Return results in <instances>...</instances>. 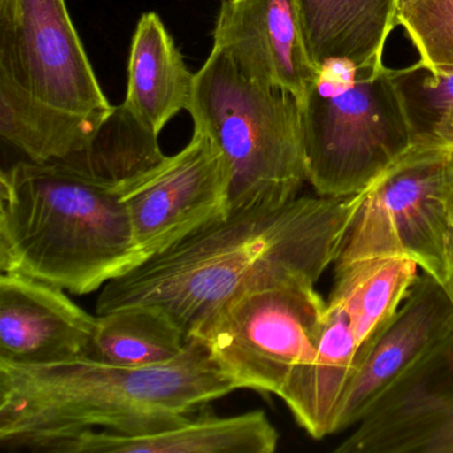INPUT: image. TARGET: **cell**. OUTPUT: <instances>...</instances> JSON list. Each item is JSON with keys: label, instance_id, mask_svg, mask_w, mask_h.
I'll list each match as a JSON object with an SVG mask.
<instances>
[{"label": "cell", "instance_id": "5b68a950", "mask_svg": "<svg viewBox=\"0 0 453 453\" xmlns=\"http://www.w3.org/2000/svg\"><path fill=\"white\" fill-rule=\"evenodd\" d=\"M188 112L226 161L229 213L277 209L298 197L307 169L294 95L251 81L211 49L196 73Z\"/></svg>", "mask_w": 453, "mask_h": 453}, {"label": "cell", "instance_id": "44dd1931", "mask_svg": "<svg viewBox=\"0 0 453 453\" xmlns=\"http://www.w3.org/2000/svg\"><path fill=\"white\" fill-rule=\"evenodd\" d=\"M441 286L453 306V217L448 232V275Z\"/></svg>", "mask_w": 453, "mask_h": 453}, {"label": "cell", "instance_id": "9a60e30c", "mask_svg": "<svg viewBox=\"0 0 453 453\" xmlns=\"http://www.w3.org/2000/svg\"><path fill=\"white\" fill-rule=\"evenodd\" d=\"M280 434L264 411L234 416L188 413L150 431L92 429L55 442L43 453H273Z\"/></svg>", "mask_w": 453, "mask_h": 453}, {"label": "cell", "instance_id": "d6986e66", "mask_svg": "<svg viewBox=\"0 0 453 453\" xmlns=\"http://www.w3.org/2000/svg\"><path fill=\"white\" fill-rule=\"evenodd\" d=\"M412 134L413 147L453 150V70H428L420 62L391 68Z\"/></svg>", "mask_w": 453, "mask_h": 453}, {"label": "cell", "instance_id": "52a82bcc", "mask_svg": "<svg viewBox=\"0 0 453 453\" xmlns=\"http://www.w3.org/2000/svg\"><path fill=\"white\" fill-rule=\"evenodd\" d=\"M418 267L410 259L387 258L335 270L319 338L280 395L310 436L333 434L347 387L407 296Z\"/></svg>", "mask_w": 453, "mask_h": 453}, {"label": "cell", "instance_id": "ffe728a7", "mask_svg": "<svg viewBox=\"0 0 453 453\" xmlns=\"http://www.w3.org/2000/svg\"><path fill=\"white\" fill-rule=\"evenodd\" d=\"M404 28L428 70H453V0H410L397 12Z\"/></svg>", "mask_w": 453, "mask_h": 453}, {"label": "cell", "instance_id": "9c48e42d", "mask_svg": "<svg viewBox=\"0 0 453 453\" xmlns=\"http://www.w3.org/2000/svg\"><path fill=\"white\" fill-rule=\"evenodd\" d=\"M452 217L453 150L413 147L368 187L335 269L405 258L442 285Z\"/></svg>", "mask_w": 453, "mask_h": 453}, {"label": "cell", "instance_id": "6da1fadb", "mask_svg": "<svg viewBox=\"0 0 453 453\" xmlns=\"http://www.w3.org/2000/svg\"><path fill=\"white\" fill-rule=\"evenodd\" d=\"M168 156L123 105L65 157L25 158L0 174V270L75 296L145 261L124 193Z\"/></svg>", "mask_w": 453, "mask_h": 453}, {"label": "cell", "instance_id": "7402d4cb", "mask_svg": "<svg viewBox=\"0 0 453 453\" xmlns=\"http://www.w3.org/2000/svg\"><path fill=\"white\" fill-rule=\"evenodd\" d=\"M407 2H410V0H399V7L402 6V4H407Z\"/></svg>", "mask_w": 453, "mask_h": 453}, {"label": "cell", "instance_id": "5bb4252c", "mask_svg": "<svg viewBox=\"0 0 453 453\" xmlns=\"http://www.w3.org/2000/svg\"><path fill=\"white\" fill-rule=\"evenodd\" d=\"M97 315L65 288L27 275L0 277V362L47 365L87 357Z\"/></svg>", "mask_w": 453, "mask_h": 453}, {"label": "cell", "instance_id": "8fae6325", "mask_svg": "<svg viewBox=\"0 0 453 453\" xmlns=\"http://www.w3.org/2000/svg\"><path fill=\"white\" fill-rule=\"evenodd\" d=\"M453 346V306L431 275H418L347 387L333 434L359 424L403 381Z\"/></svg>", "mask_w": 453, "mask_h": 453}, {"label": "cell", "instance_id": "ac0fdd59", "mask_svg": "<svg viewBox=\"0 0 453 453\" xmlns=\"http://www.w3.org/2000/svg\"><path fill=\"white\" fill-rule=\"evenodd\" d=\"M188 342L185 331L164 310L136 304L97 315L87 357L124 367H150L179 357Z\"/></svg>", "mask_w": 453, "mask_h": 453}, {"label": "cell", "instance_id": "8992f818", "mask_svg": "<svg viewBox=\"0 0 453 453\" xmlns=\"http://www.w3.org/2000/svg\"><path fill=\"white\" fill-rule=\"evenodd\" d=\"M299 105L307 182L318 196L355 195L413 148L402 97L383 63H327Z\"/></svg>", "mask_w": 453, "mask_h": 453}, {"label": "cell", "instance_id": "e0dca14e", "mask_svg": "<svg viewBox=\"0 0 453 453\" xmlns=\"http://www.w3.org/2000/svg\"><path fill=\"white\" fill-rule=\"evenodd\" d=\"M304 42L318 68L335 60L357 67L383 63L397 26L399 0H298Z\"/></svg>", "mask_w": 453, "mask_h": 453}, {"label": "cell", "instance_id": "4fadbf2b", "mask_svg": "<svg viewBox=\"0 0 453 453\" xmlns=\"http://www.w3.org/2000/svg\"><path fill=\"white\" fill-rule=\"evenodd\" d=\"M336 453H453V346L403 381Z\"/></svg>", "mask_w": 453, "mask_h": 453}, {"label": "cell", "instance_id": "ba28073f", "mask_svg": "<svg viewBox=\"0 0 453 453\" xmlns=\"http://www.w3.org/2000/svg\"><path fill=\"white\" fill-rule=\"evenodd\" d=\"M304 275H270L235 294L195 336L237 389L280 396L314 349L327 302Z\"/></svg>", "mask_w": 453, "mask_h": 453}, {"label": "cell", "instance_id": "30bf717a", "mask_svg": "<svg viewBox=\"0 0 453 453\" xmlns=\"http://www.w3.org/2000/svg\"><path fill=\"white\" fill-rule=\"evenodd\" d=\"M145 259L229 214V169L219 148L193 131L187 147L124 193Z\"/></svg>", "mask_w": 453, "mask_h": 453}, {"label": "cell", "instance_id": "3957f363", "mask_svg": "<svg viewBox=\"0 0 453 453\" xmlns=\"http://www.w3.org/2000/svg\"><path fill=\"white\" fill-rule=\"evenodd\" d=\"M233 391L237 387L197 336L176 359L150 367L91 357L47 365L0 362V444L43 453L92 429L150 431Z\"/></svg>", "mask_w": 453, "mask_h": 453}, {"label": "cell", "instance_id": "2e32d148", "mask_svg": "<svg viewBox=\"0 0 453 453\" xmlns=\"http://www.w3.org/2000/svg\"><path fill=\"white\" fill-rule=\"evenodd\" d=\"M196 73L185 65L173 36L156 12H145L132 36L123 107L160 137L166 124L188 111Z\"/></svg>", "mask_w": 453, "mask_h": 453}, {"label": "cell", "instance_id": "7a4b0ae2", "mask_svg": "<svg viewBox=\"0 0 453 453\" xmlns=\"http://www.w3.org/2000/svg\"><path fill=\"white\" fill-rule=\"evenodd\" d=\"M367 189L229 213L108 282L96 314L150 304L193 338L219 307L262 278L319 280L339 258Z\"/></svg>", "mask_w": 453, "mask_h": 453}, {"label": "cell", "instance_id": "7c38bea8", "mask_svg": "<svg viewBox=\"0 0 453 453\" xmlns=\"http://www.w3.org/2000/svg\"><path fill=\"white\" fill-rule=\"evenodd\" d=\"M213 49L245 78L299 102L320 73L307 51L298 0H222Z\"/></svg>", "mask_w": 453, "mask_h": 453}, {"label": "cell", "instance_id": "277c9868", "mask_svg": "<svg viewBox=\"0 0 453 453\" xmlns=\"http://www.w3.org/2000/svg\"><path fill=\"white\" fill-rule=\"evenodd\" d=\"M115 111L65 0H0V136L28 160L86 147Z\"/></svg>", "mask_w": 453, "mask_h": 453}]
</instances>
